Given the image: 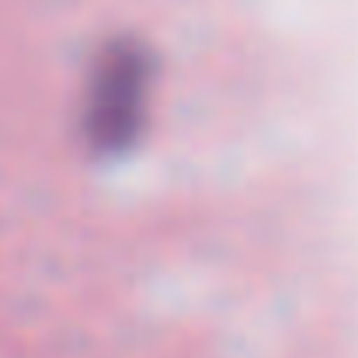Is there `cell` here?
Here are the masks:
<instances>
[{
	"label": "cell",
	"instance_id": "cell-1",
	"mask_svg": "<svg viewBox=\"0 0 358 358\" xmlns=\"http://www.w3.org/2000/svg\"><path fill=\"white\" fill-rule=\"evenodd\" d=\"M146 59H139L132 49L98 59L84 115V132L94 150L115 153L132 143L146 112Z\"/></svg>",
	"mask_w": 358,
	"mask_h": 358
}]
</instances>
